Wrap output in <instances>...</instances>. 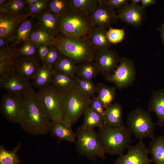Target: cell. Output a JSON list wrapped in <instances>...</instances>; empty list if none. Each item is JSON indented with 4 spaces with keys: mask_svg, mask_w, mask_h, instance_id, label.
I'll use <instances>...</instances> for the list:
<instances>
[{
    "mask_svg": "<svg viewBox=\"0 0 164 164\" xmlns=\"http://www.w3.org/2000/svg\"><path fill=\"white\" fill-rule=\"evenodd\" d=\"M24 107L19 124L21 128L35 135H45L49 132L51 121L40 104L36 93L32 88L23 95Z\"/></svg>",
    "mask_w": 164,
    "mask_h": 164,
    "instance_id": "1",
    "label": "cell"
},
{
    "mask_svg": "<svg viewBox=\"0 0 164 164\" xmlns=\"http://www.w3.org/2000/svg\"><path fill=\"white\" fill-rule=\"evenodd\" d=\"M55 45L61 53L74 60L77 64L95 60L97 50L87 37H74L59 34Z\"/></svg>",
    "mask_w": 164,
    "mask_h": 164,
    "instance_id": "2",
    "label": "cell"
},
{
    "mask_svg": "<svg viewBox=\"0 0 164 164\" xmlns=\"http://www.w3.org/2000/svg\"><path fill=\"white\" fill-rule=\"evenodd\" d=\"M62 92L63 121L71 127L90 107L91 97L77 84Z\"/></svg>",
    "mask_w": 164,
    "mask_h": 164,
    "instance_id": "3",
    "label": "cell"
},
{
    "mask_svg": "<svg viewBox=\"0 0 164 164\" xmlns=\"http://www.w3.org/2000/svg\"><path fill=\"white\" fill-rule=\"evenodd\" d=\"M105 153L120 155L130 145L132 134L128 128L123 125L118 127L104 126L98 133Z\"/></svg>",
    "mask_w": 164,
    "mask_h": 164,
    "instance_id": "4",
    "label": "cell"
},
{
    "mask_svg": "<svg viewBox=\"0 0 164 164\" xmlns=\"http://www.w3.org/2000/svg\"><path fill=\"white\" fill-rule=\"evenodd\" d=\"M93 27L89 15L72 8L59 15V32L67 36L87 37Z\"/></svg>",
    "mask_w": 164,
    "mask_h": 164,
    "instance_id": "5",
    "label": "cell"
},
{
    "mask_svg": "<svg viewBox=\"0 0 164 164\" xmlns=\"http://www.w3.org/2000/svg\"><path fill=\"white\" fill-rule=\"evenodd\" d=\"M76 149L81 155L91 160L98 157L104 160L105 154L97 133L94 129H88L81 126L76 131Z\"/></svg>",
    "mask_w": 164,
    "mask_h": 164,
    "instance_id": "6",
    "label": "cell"
},
{
    "mask_svg": "<svg viewBox=\"0 0 164 164\" xmlns=\"http://www.w3.org/2000/svg\"><path fill=\"white\" fill-rule=\"evenodd\" d=\"M36 96L41 107L51 121H63L62 92L51 84L39 89Z\"/></svg>",
    "mask_w": 164,
    "mask_h": 164,
    "instance_id": "7",
    "label": "cell"
},
{
    "mask_svg": "<svg viewBox=\"0 0 164 164\" xmlns=\"http://www.w3.org/2000/svg\"><path fill=\"white\" fill-rule=\"evenodd\" d=\"M126 123L127 127L136 138L142 140L154 137L156 125L149 111L141 108L131 111L128 114Z\"/></svg>",
    "mask_w": 164,
    "mask_h": 164,
    "instance_id": "8",
    "label": "cell"
},
{
    "mask_svg": "<svg viewBox=\"0 0 164 164\" xmlns=\"http://www.w3.org/2000/svg\"><path fill=\"white\" fill-rule=\"evenodd\" d=\"M24 107L23 95L8 93L4 94L0 102L1 113L11 122L19 123Z\"/></svg>",
    "mask_w": 164,
    "mask_h": 164,
    "instance_id": "9",
    "label": "cell"
},
{
    "mask_svg": "<svg viewBox=\"0 0 164 164\" xmlns=\"http://www.w3.org/2000/svg\"><path fill=\"white\" fill-rule=\"evenodd\" d=\"M136 71L133 61L125 57H121L119 63L114 72L105 79L114 83L119 89L130 85L135 79Z\"/></svg>",
    "mask_w": 164,
    "mask_h": 164,
    "instance_id": "10",
    "label": "cell"
},
{
    "mask_svg": "<svg viewBox=\"0 0 164 164\" xmlns=\"http://www.w3.org/2000/svg\"><path fill=\"white\" fill-rule=\"evenodd\" d=\"M126 154L119 155L115 164H150L152 162L149 157V152L142 140L134 145H130Z\"/></svg>",
    "mask_w": 164,
    "mask_h": 164,
    "instance_id": "11",
    "label": "cell"
},
{
    "mask_svg": "<svg viewBox=\"0 0 164 164\" xmlns=\"http://www.w3.org/2000/svg\"><path fill=\"white\" fill-rule=\"evenodd\" d=\"M120 58L114 50H97L94 61L100 73L105 77L111 74L118 66Z\"/></svg>",
    "mask_w": 164,
    "mask_h": 164,
    "instance_id": "12",
    "label": "cell"
},
{
    "mask_svg": "<svg viewBox=\"0 0 164 164\" xmlns=\"http://www.w3.org/2000/svg\"><path fill=\"white\" fill-rule=\"evenodd\" d=\"M29 17L27 13L0 11V38L10 37L18 27Z\"/></svg>",
    "mask_w": 164,
    "mask_h": 164,
    "instance_id": "13",
    "label": "cell"
},
{
    "mask_svg": "<svg viewBox=\"0 0 164 164\" xmlns=\"http://www.w3.org/2000/svg\"><path fill=\"white\" fill-rule=\"evenodd\" d=\"M0 87L8 93L23 95L32 88L29 81L15 72L7 74L0 78Z\"/></svg>",
    "mask_w": 164,
    "mask_h": 164,
    "instance_id": "14",
    "label": "cell"
},
{
    "mask_svg": "<svg viewBox=\"0 0 164 164\" xmlns=\"http://www.w3.org/2000/svg\"><path fill=\"white\" fill-rule=\"evenodd\" d=\"M145 10L141 6L128 3L118 10L117 19L128 25L138 28L145 17Z\"/></svg>",
    "mask_w": 164,
    "mask_h": 164,
    "instance_id": "15",
    "label": "cell"
},
{
    "mask_svg": "<svg viewBox=\"0 0 164 164\" xmlns=\"http://www.w3.org/2000/svg\"><path fill=\"white\" fill-rule=\"evenodd\" d=\"M93 26H99L104 28L109 27L116 21L117 13L104 5L98 4L89 15Z\"/></svg>",
    "mask_w": 164,
    "mask_h": 164,
    "instance_id": "16",
    "label": "cell"
},
{
    "mask_svg": "<svg viewBox=\"0 0 164 164\" xmlns=\"http://www.w3.org/2000/svg\"><path fill=\"white\" fill-rule=\"evenodd\" d=\"M38 58L19 57L16 61L15 72L29 81L33 79L42 65Z\"/></svg>",
    "mask_w": 164,
    "mask_h": 164,
    "instance_id": "17",
    "label": "cell"
},
{
    "mask_svg": "<svg viewBox=\"0 0 164 164\" xmlns=\"http://www.w3.org/2000/svg\"><path fill=\"white\" fill-rule=\"evenodd\" d=\"M17 48L11 43L0 47V78L15 72Z\"/></svg>",
    "mask_w": 164,
    "mask_h": 164,
    "instance_id": "18",
    "label": "cell"
},
{
    "mask_svg": "<svg viewBox=\"0 0 164 164\" xmlns=\"http://www.w3.org/2000/svg\"><path fill=\"white\" fill-rule=\"evenodd\" d=\"M31 17L23 22L16 29L10 37L12 46L17 47L22 43L29 40L37 22Z\"/></svg>",
    "mask_w": 164,
    "mask_h": 164,
    "instance_id": "19",
    "label": "cell"
},
{
    "mask_svg": "<svg viewBox=\"0 0 164 164\" xmlns=\"http://www.w3.org/2000/svg\"><path fill=\"white\" fill-rule=\"evenodd\" d=\"M35 19L37 24L47 32L56 36L59 34V15L50 11L47 8Z\"/></svg>",
    "mask_w": 164,
    "mask_h": 164,
    "instance_id": "20",
    "label": "cell"
},
{
    "mask_svg": "<svg viewBox=\"0 0 164 164\" xmlns=\"http://www.w3.org/2000/svg\"><path fill=\"white\" fill-rule=\"evenodd\" d=\"M147 108L149 112H155L158 117L155 125L164 127V89H160L152 91Z\"/></svg>",
    "mask_w": 164,
    "mask_h": 164,
    "instance_id": "21",
    "label": "cell"
},
{
    "mask_svg": "<svg viewBox=\"0 0 164 164\" xmlns=\"http://www.w3.org/2000/svg\"><path fill=\"white\" fill-rule=\"evenodd\" d=\"M49 132L52 135L57 139V143L62 141L75 142L76 140L75 133L69 126L63 121H51Z\"/></svg>",
    "mask_w": 164,
    "mask_h": 164,
    "instance_id": "22",
    "label": "cell"
},
{
    "mask_svg": "<svg viewBox=\"0 0 164 164\" xmlns=\"http://www.w3.org/2000/svg\"><path fill=\"white\" fill-rule=\"evenodd\" d=\"M87 37L91 45L96 50H102L110 49L111 43L108 39L107 30L105 28L93 26Z\"/></svg>",
    "mask_w": 164,
    "mask_h": 164,
    "instance_id": "23",
    "label": "cell"
},
{
    "mask_svg": "<svg viewBox=\"0 0 164 164\" xmlns=\"http://www.w3.org/2000/svg\"><path fill=\"white\" fill-rule=\"evenodd\" d=\"M122 107L117 103L112 104L105 109L104 126L110 127H120L124 125Z\"/></svg>",
    "mask_w": 164,
    "mask_h": 164,
    "instance_id": "24",
    "label": "cell"
},
{
    "mask_svg": "<svg viewBox=\"0 0 164 164\" xmlns=\"http://www.w3.org/2000/svg\"><path fill=\"white\" fill-rule=\"evenodd\" d=\"M151 155L152 162L155 164H164V135L154 137L148 148Z\"/></svg>",
    "mask_w": 164,
    "mask_h": 164,
    "instance_id": "25",
    "label": "cell"
},
{
    "mask_svg": "<svg viewBox=\"0 0 164 164\" xmlns=\"http://www.w3.org/2000/svg\"><path fill=\"white\" fill-rule=\"evenodd\" d=\"M96 92L98 99L105 109L112 104L116 96V87L102 83H97Z\"/></svg>",
    "mask_w": 164,
    "mask_h": 164,
    "instance_id": "26",
    "label": "cell"
},
{
    "mask_svg": "<svg viewBox=\"0 0 164 164\" xmlns=\"http://www.w3.org/2000/svg\"><path fill=\"white\" fill-rule=\"evenodd\" d=\"M54 71L53 68L42 65L33 79L32 84L39 89L51 84Z\"/></svg>",
    "mask_w": 164,
    "mask_h": 164,
    "instance_id": "27",
    "label": "cell"
},
{
    "mask_svg": "<svg viewBox=\"0 0 164 164\" xmlns=\"http://www.w3.org/2000/svg\"><path fill=\"white\" fill-rule=\"evenodd\" d=\"M99 73L94 61H88L77 65L75 77L82 79L92 80Z\"/></svg>",
    "mask_w": 164,
    "mask_h": 164,
    "instance_id": "28",
    "label": "cell"
},
{
    "mask_svg": "<svg viewBox=\"0 0 164 164\" xmlns=\"http://www.w3.org/2000/svg\"><path fill=\"white\" fill-rule=\"evenodd\" d=\"M29 40L38 46L42 44L50 46L55 44L56 38L37 24L31 33Z\"/></svg>",
    "mask_w": 164,
    "mask_h": 164,
    "instance_id": "29",
    "label": "cell"
},
{
    "mask_svg": "<svg viewBox=\"0 0 164 164\" xmlns=\"http://www.w3.org/2000/svg\"><path fill=\"white\" fill-rule=\"evenodd\" d=\"M84 114L83 123L81 126L83 128L94 129L95 127L99 128L104 126L103 118L90 106Z\"/></svg>",
    "mask_w": 164,
    "mask_h": 164,
    "instance_id": "30",
    "label": "cell"
},
{
    "mask_svg": "<svg viewBox=\"0 0 164 164\" xmlns=\"http://www.w3.org/2000/svg\"><path fill=\"white\" fill-rule=\"evenodd\" d=\"M51 84L63 92L76 84V83L74 77L54 70Z\"/></svg>",
    "mask_w": 164,
    "mask_h": 164,
    "instance_id": "31",
    "label": "cell"
},
{
    "mask_svg": "<svg viewBox=\"0 0 164 164\" xmlns=\"http://www.w3.org/2000/svg\"><path fill=\"white\" fill-rule=\"evenodd\" d=\"M77 64L73 59L63 54L53 69L74 77L77 68Z\"/></svg>",
    "mask_w": 164,
    "mask_h": 164,
    "instance_id": "32",
    "label": "cell"
},
{
    "mask_svg": "<svg viewBox=\"0 0 164 164\" xmlns=\"http://www.w3.org/2000/svg\"><path fill=\"white\" fill-rule=\"evenodd\" d=\"M21 146L19 142L13 149L8 151L4 145H0V164H19L20 160L17 152Z\"/></svg>",
    "mask_w": 164,
    "mask_h": 164,
    "instance_id": "33",
    "label": "cell"
},
{
    "mask_svg": "<svg viewBox=\"0 0 164 164\" xmlns=\"http://www.w3.org/2000/svg\"><path fill=\"white\" fill-rule=\"evenodd\" d=\"M38 46L30 40L22 42L17 48V57H25L38 58Z\"/></svg>",
    "mask_w": 164,
    "mask_h": 164,
    "instance_id": "34",
    "label": "cell"
},
{
    "mask_svg": "<svg viewBox=\"0 0 164 164\" xmlns=\"http://www.w3.org/2000/svg\"><path fill=\"white\" fill-rule=\"evenodd\" d=\"M72 8L89 15L98 5L96 0H70Z\"/></svg>",
    "mask_w": 164,
    "mask_h": 164,
    "instance_id": "35",
    "label": "cell"
},
{
    "mask_svg": "<svg viewBox=\"0 0 164 164\" xmlns=\"http://www.w3.org/2000/svg\"><path fill=\"white\" fill-rule=\"evenodd\" d=\"M70 0H49L47 8L52 12L60 15L71 8Z\"/></svg>",
    "mask_w": 164,
    "mask_h": 164,
    "instance_id": "36",
    "label": "cell"
},
{
    "mask_svg": "<svg viewBox=\"0 0 164 164\" xmlns=\"http://www.w3.org/2000/svg\"><path fill=\"white\" fill-rule=\"evenodd\" d=\"M62 55L54 44L50 45L49 52L42 65L48 66L53 69Z\"/></svg>",
    "mask_w": 164,
    "mask_h": 164,
    "instance_id": "37",
    "label": "cell"
},
{
    "mask_svg": "<svg viewBox=\"0 0 164 164\" xmlns=\"http://www.w3.org/2000/svg\"><path fill=\"white\" fill-rule=\"evenodd\" d=\"M50 0H39L35 3L28 6L26 13L30 17L35 19L47 7Z\"/></svg>",
    "mask_w": 164,
    "mask_h": 164,
    "instance_id": "38",
    "label": "cell"
},
{
    "mask_svg": "<svg viewBox=\"0 0 164 164\" xmlns=\"http://www.w3.org/2000/svg\"><path fill=\"white\" fill-rule=\"evenodd\" d=\"M76 84L86 94L91 97L94 96L96 92V85L92 80L82 79L74 77Z\"/></svg>",
    "mask_w": 164,
    "mask_h": 164,
    "instance_id": "39",
    "label": "cell"
},
{
    "mask_svg": "<svg viewBox=\"0 0 164 164\" xmlns=\"http://www.w3.org/2000/svg\"><path fill=\"white\" fill-rule=\"evenodd\" d=\"M107 35L109 41L111 44L120 43L124 38V28L116 29L110 26L107 31Z\"/></svg>",
    "mask_w": 164,
    "mask_h": 164,
    "instance_id": "40",
    "label": "cell"
},
{
    "mask_svg": "<svg viewBox=\"0 0 164 164\" xmlns=\"http://www.w3.org/2000/svg\"><path fill=\"white\" fill-rule=\"evenodd\" d=\"M28 7L24 0H10L5 12L13 13H23L27 12Z\"/></svg>",
    "mask_w": 164,
    "mask_h": 164,
    "instance_id": "41",
    "label": "cell"
},
{
    "mask_svg": "<svg viewBox=\"0 0 164 164\" xmlns=\"http://www.w3.org/2000/svg\"><path fill=\"white\" fill-rule=\"evenodd\" d=\"M98 4L104 5L112 9H118L128 3V0H96Z\"/></svg>",
    "mask_w": 164,
    "mask_h": 164,
    "instance_id": "42",
    "label": "cell"
},
{
    "mask_svg": "<svg viewBox=\"0 0 164 164\" xmlns=\"http://www.w3.org/2000/svg\"><path fill=\"white\" fill-rule=\"evenodd\" d=\"M90 107L104 118V116L105 108L98 99L95 95L91 97Z\"/></svg>",
    "mask_w": 164,
    "mask_h": 164,
    "instance_id": "43",
    "label": "cell"
},
{
    "mask_svg": "<svg viewBox=\"0 0 164 164\" xmlns=\"http://www.w3.org/2000/svg\"><path fill=\"white\" fill-rule=\"evenodd\" d=\"M49 50V46L42 44L38 46V59L41 62H43L47 56Z\"/></svg>",
    "mask_w": 164,
    "mask_h": 164,
    "instance_id": "44",
    "label": "cell"
},
{
    "mask_svg": "<svg viewBox=\"0 0 164 164\" xmlns=\"http://www.w3.org/2000/svg\"><path fill=\"white\" fill-rule=\"evenodd\" d=\"M141 2L142 8L144 9L146 7L151 5H153L156 4V0H141Z\"/></svg>",
    "mask_w": 164,
    "mask_h": 164,
    "instance_id": "45",
    "label": "cell"
},
{
    "mask_svg": "<svg viewBox=\"0 0 164 164\" xmlns=\"http://www.w3.org/2000/svg\"><path fill=\"white\" fill-rule=\"evenodd\" d=\"M157 29L159 32L162 43L164 45V22L162 23L161 25L157 28Z\"/></svg>",
    "mask_w": 164,
    "mask_h": 164,
    "instance_id": "46",
    "label": "cell"
},
{
    "mask_svg": "<svg viewBox=\"0 0 164 164\" xmlns=\"http://www.w3.org/2000/svg\"><path fill=\"white\" fill-rule=\"evenodd\" d=\"M10 0H0V11H6Z\"/></svg>",
    "mask_w": 164,
    "mask_h": 164,
    "instance_id": "47",
    "label": "cell"
},
{
    "mask_svg": "<svg viewBox=\"0 0 164 164\" xmlns=\"http://www.w3.org/2000/svg\"><path fill=\"white\" fill-rule=\"evenodd\" d=\"M39 0H24L25 3L28 5H31L38 2Z\"/></svg>",
    "mask_w": 164,
    "mask_h": 164,
    "instance_id": "48",
    "label": "cell"
},
{
    "mask_svg": "<svg viewBox=\"0 0 164 164\" xmlns=\"http://www.w3.org/2000/svg\"><path fill=\"white\" fill-rule=\"evenodd\" d=\"M141 0H131V4L132 5H137V3L141 2Z\"/></svg>",
    "mask_w": 164,
    "mask_h": 164,
    "instance_id": "49",
    "label": "cell"
}]
</instances>
